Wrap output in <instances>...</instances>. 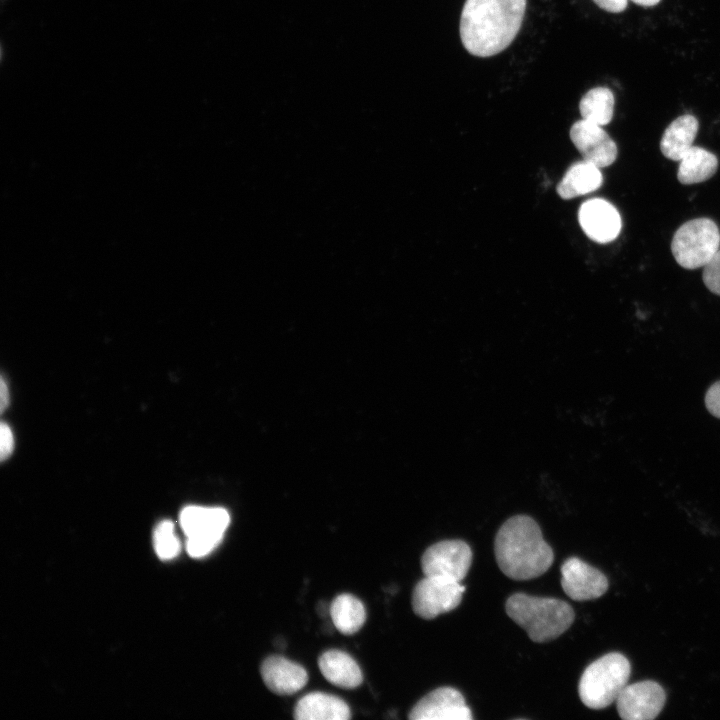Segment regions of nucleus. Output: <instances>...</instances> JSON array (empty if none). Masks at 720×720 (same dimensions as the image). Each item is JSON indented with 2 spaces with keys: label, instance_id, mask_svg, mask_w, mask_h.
I'll return each instance as SVG.
<instances>
[{
  "label": "nucleus",
  "instance_id": "obj_15",
  "mask_svg": "<svg viewBox=\"0 0 720 720\" xmlns=\"http://www.w3.org/2000/svg\"><path fill=\"white\" fill-rule=\"evenodd\" d=\"M293 716L297 720H348L351 711L347 703L337 696L312 692L298 700Z\"/></svg>",
  "mask_w": 720,
  "mask_h": 720
},
{
  "label": "nucleus",
  "instance_id": "obj_20",
  "mask_svg": "<svg viewBox=\"0 0 720 720\" xmlns=\"http://www.w3.org/2000/svg\"><path fill=\"white\" fill-rule=\"evenodd\" d=\"M329 614L336 629L344 635H352L359 631L366 620L363 603L348 593L340 594L333 599Z\"/></svg>",
  "mask_w": 720,
  "mask_h": 720
},
{
  "label": "nucleus",
  "instance_id": "obj_28",
  "mask_svg": "<svg viewBox=\"0 0 720 720\" xmlns=\"http://www.w3.org/2000/svg\"><path fill=\"white\" fill-rule=\"evenodd\" d=\"M637 5L643 6V7H651L655 6L660 2V0H631Z\"/></svg>",
  "mask_w": 720,
  "mask_h": 720
},
{
  "label": "nucleus",
  "instance_id": "obj_23",
  "mask_svg": "<svg viewBox=\"0 0 720 720\" xmlns=\"http://www.w3.org/2000/svg\"><path fill=\"white\" fill-rule=\"evenodd\" d=\"M702 278L705 286L712 293L720 296V249L711 261L704 266Z\"/></svg>",
  "mask_w": 720,
  "mask_h": 720
},
{
  "label": "nucleus",
  "instance_id": "obj_12",
  "mask_svg": "<svg viewBox=\"0 0 720 720\" xmlns=\"http://www.w3.org/2000/svg\"><path fill=\"white\" fill-rule=\"evenodd\" d=\"M578 221L584 233L598 243L615 240L622 228L618 210L600 198L589 199L580 206Z\"/></svg>",
  "mask_w": 720,
  "mask_h": 720
},
{
  "label": "nucleus",
  "instance_id": "obj_1",
  "mask_svg": "<svg viewBox=\"0 0 720 720\" xmlns=\"http://www.w3.org/2000/svg\"><path fill=\"white\" fill-rule=\"evenodd\" d=\"M527 0H466L460 18L464 48L476 57L505 50L518 34Z\"/></svg>",
  "mask_w": 720,
  "mask_h": 720
},
{
  "label": "nucleus",
  "instance_id": "obj_9",
  "mask_svg": "<svg viewBox=\"0 0 720 720\" xmlns=\"http://www.w3.org/2000/svg\"><path fill=\"white\" fill-rule=\"evenodd\" d=\"M561 575L562 589L576 601L599 598L609 587L607 577L600 570L577 557H570L563 562Z\"/></svg>",
  "mask_w": 720,
  "mask_h": 720
},
{
  "label": "nucleus",
  "instance_id": "obj_26",
  "mask_svg": "<svg viewBox=\"0 0 720 720\" xmlns=\"http://www.w3.org/2000/svg\"><path fill=\"white\" fill-rule=\"evenodd\" d=\"M601 9L611 12L620 13L627 7V0H592Z\"/></svg>",
  "mask_w": 720,
  "mask_h": 720
},
{
  "label": "nucleus",
  "instance_id": "obj_14",
  "mask_svg": "<svg viewBox=\"0 0 720 720\" xmlns=\"http://www.w3.org/2000/svg\"><path fill=\"white\" fill-rule=\"evenodd\" d=\"M260 674L267 688L277 695L294 694L308 682V674L301 665L279 655L267 657Z\"/></svg>",
  "mask_w": 720,
  "mask_h": 720
},
{
  "label": "nucleus",
  "instance_id": "obj_4",
  "mask_svg": "<svg viewBox=\"0 0 720 720\" xmlns=\"http://www.w3.org/2000/svg\"><path fill=\"white\" fill-rule=\"evenodd\" d=\"M631 665L625 655L610 652L589 664L581 675L578 693L591 709H603L616 701L627 685Z\"/></svg>",
  "mask_w": 720,
  "mask_h": 720
},
{
  "label": "nucleus",
  "instance_id": "obj_8",
  "mask_svg": "<svg viewBox=\"0 0 720 720\" xmlns=\"http://www.w3.org/2000/svg\"><path fill=\"white\" fill-rule=\"evenodd\" d=\"M666 701L663 687L652 680L626 685L616 699L619 716L624 720H652Z\"/></svg>",
  "mask_w": 720,
  "mask_h": 720
},
{
  "label": "nucleus",
  "instance_id": "obj_21",
  "mask_svg": "<svg viewBox=\"0 0 720 720\" xmlns=\"http://www.w3.org/2000/svg\"><path fill=\"white\" fill-rule=\"evenodd\" d=\"M614 104V95L609 88L595 87L583 95L579 110L582 119L604 126L613 118Z\"/></svg>",
  "mask_w": 720,
  "mask_h": 720
},
{
  "label": "nucleus",
  "instance_id": "obj_27",
  "mask_svg": "<svg viewBox=\"0 0 720 720\" xmlns=\"http://www.w3.org/2000/svg\"><path fill=\"white\" fill-rule=\"evenodd\" d=\"M9 402V393H8V387L6 385V382L3 378H1V384H0V408L1 412H3Z\"/></svg>",
  "mask_w": 720,
  "mask_h": 720
},
{
  "label": "nucleus",
  "instance_id": "obj_6",
  "mask_svg": "<svg viewBox=\"0 0 720 720\" xmlns=\"http://www.w3.org/2000/svg\"><path fill=\"white\" fill-rule=\"evenodd\" d=\"M464 591L465 586L459 581L424 575V578L414 586L412 609L423 619H434L457 608L462 601Z\"/></svg>",
  "mask_w": 720,
  "mask_h": 720
},
{
  "label": "nucleus",
  "instance_id": "obj_10",
  "mask_svg": "<svg viewBox=\"0 0 720 720\" xmlns=\"http://www.w3.org/2000/svg\"><path fill=\"white\" fill-rule=\"evenodd\" d=\"M411 720H471L464 696L453 687H439L422 697L410 710Z\"/></svg>",
  "mask_w": 720,
  "mask_h": 720
},
{
  "label": "nucleus",
  "instance_id": "obj_18",
  "mask_svg": "<svg viewBox=\"0 0 720 720\" xmlns=\"http://www.w3.org/2000/svg\"><path fill=\"white\" fill-rule=\"evenodd\" d=\"M602 181L600 168L582 160L568 168L556 190L562 199H572L597 190Z\"/></svg>",
  "mask_w": 720,
  "mask_h": 720
},
{
  "label": "nucleus",
  "instance_id": "obj_19",
  "mask_svg": "<svg viewBox=\"0 0 720 720\" xmlns=\"http://www.w3.org/2000/svg\"><path fill=\"white\" fill-rule=\"evenodd\" d=\"M677 178L685 185L697 184L710 179L717 171L718 159L708 150L692 146L680 159Z\"/></svg>",
  "mask_w": 720,
  "mask_h": 720
},
{
  "label": "nucleus",
  "instance_id": "obj_17",
  "mask_svg": "<svg viewBox=\"0 0 720 720\" xmlns=\"http://www.w3.org/2000/svg\"><path fill=\"white\" fill-rule=\"evenodd\" d=\"M699 123L696 117L685 114L673 120L665 129L661 141V153L668 159L680 161L693 146Z\"/></svg>",
  "mask_w": 720,
  "mask_h": 720
},
{
  "label": "nucleus",
  "instance_id": "obj_5",
  "mask_svg": "<svg viewBox=\"0 0 720 720\" xmlns=\"http://www.w3.org/2000/svg\"><path fill=\"white\" fill-rule=\"evenodd\" d=\"M720 231L709 218H697L682 224L675 232L671 251L685 269L706 266L720 249Z\"/></svg>",
  "mask_w": 720,
  "mask_h": 720
},
{
  "label": "nucleus",
  "instance_id": "obj_22",
  "mask_svg": "<svg viewBox=\"0 0 720 720\" xmlns=\"http://www.w3.org/2000/svg\"><path fill=\"white\" fill-rule=\"evenodd\" d=\"M154 548L159 558L169 560L180 552V542L174 533V524L170 520L160 522L154 531Z\"/></svg>",
  "mask_w": 720,
  "mask_h": 720
},
{
  "label": "nucleus",
  "instance_id": "obj_16",
  "mask_svg": "<svg viewBox=\"0 0 720 720\" xmlns=\"http://www.w3.org/2000/svg\"><path fill=\"white\" fill-rule=\"evenodd\" d=\"M318 667L327 681L335 686L353 689L363 681L362 671L348 653L331 649L319 656Z\"/></svg>",
  "mask_w": 720,
  "mask_h": 720
},
{
  "label": "nucleus",
  "instance_id": "obj_2",
  "mask_svg": "<svg viewBox=\"0 0 720 720\" xmlns=\"http://www.w3.org/2000/svg\"><path fill=\"white\" fill-rule=\"evenodd\" d=\"M494 553L500 570L513 580H530L552 565L554 553L544 540L538 523L527 515H515L499 528Z\"/></svg>",
  "mask_w": 720,
  "mask_h": 720
},
{
  "label": "nucleus",
  "instance_id": "obj_3",
  "mask_svg": "<svg viewBox=\"0 0 720 720\" xmlns=\"http://www.w3.org/2000/svg\"><path fill=\"white\" fill-rule=\"evenodd\" d=\"M507 615L536 643L562 635L573 623L575 613L567 602L550 597L512 594L505 603Z\"/></svg>",
  "mask_w": 720,
  "mask_h": 720
},
{
  "label": "nucleus",
  "instance_id": "obj_25",
  "mask_svg": "<svg viewBox=\"0 0 720 720\" xmlns=\"http://www.w3.org/2000/svg\"><path fill=\"white\" fill-rule=\"evenodd\" d=\"M0 439V456L1 460L4 461L11 455L14 447L12 431L4 422H2L0 426Z\"/></svg>",
  "mask_w": 720,
  "mask_h": 720
},
{
  "label": "nucleus",
  "instance_id": "obj_13",
  "mask_svg": "<svg viewBox=\"0 0 720 720\" xmlns=\"http://www.w3.org/2000/svg\"><path fill=\"white\" fill-rule=\"evenodd\" d=\"M230 516L221 507L187 506L180 514V525L187 538L219 545L229 526Z\"/></svg>",
  "mask_w": 720,
  "mask_h": 720
},
{
  "label": "nucleus",
  "instance_id": "obj_11",
  "mask_svg": "<svg viewBox=\"0 0 720 720\" xmlns=\"http://www.w3.org/2000/svg\"><path fill=\"white\" fill-rule=\"evenodd\" d=\"M569 135L584 161L603 168L616 160V143L602 126L582 119L571 126Z\"/></svg>",
  "mask_w": 720,
  "mask_h": 720
},
{
  "label": "nucleus",
  "instance_id": "obj_24",
  "mask_svg": "<svg viewBox=\"0 0 720 720\" xmlns=\"http://www.w3.org/2000/svg\"><path fill=\"white\" fill-rule=\"evenodd\" d=\"M705 405L713 416L720 418V381L712 384L707 390Z\"/></svg>",
  "mask_w": 720,
  "mask_h": 720
},
{
  "label": "nucleus",
  "instance_id": "obj_7",
  "mask_svg": "<svg viewBox=\"0 0 720 720\" xmlns=\"http://www.w3.org/2000/svg\"><path fill=\"white\" fill-rule=\"evenodd\" d=\"M472 550L459 539L443 540L429 546L421 557L425 576H440L461 582L472 563Z\"/></svg>",
  "mask_w": 720,
  "mask_h": 720
}]
</instances>
